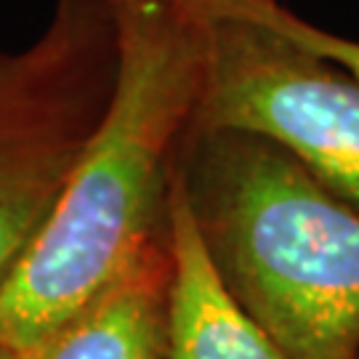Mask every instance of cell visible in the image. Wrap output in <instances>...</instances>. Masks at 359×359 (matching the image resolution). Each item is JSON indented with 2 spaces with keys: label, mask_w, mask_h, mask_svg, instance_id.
<instances>
[{
  "label": "cell",
  "mask_w": 359,
  "mask_h": 359,
  "mask_svg": "<svg viewBox=\"0 0 359 359\" xmlns=\"http://www.w3.org/2000/svg\"><path fill=\"white\" fill-rule=\"evenodd\" d=\"M0 359H25L22 354H16V351H11L8 346H3L0 344Z\"/></svg>",
  "instance_id": "obj_8"
},
{
  "label": "cell",
  "mask_w": 359,
  "mask_h": 359,
  "mask_svg": "<svg viewBox=\"0 0 359 359\" xmlns=\"http://www.w3.org/2000/svg\"><path fill=\"white\" fill-rule=\"evenodd\" d=\"M176 170L218 277L285 357L359 359V208L240 130H192Z\"/></svg>",
  "instance_id": "obj_2"
},
{
  "label": "cell",
  "mask_w": 359,
  "mask_h": 359,
  "mask_svg": "<svg viewBox=\"0 0 359 359\" xmlns=\"http://www.w3.org/2000/svg\"><path fill=\"white\" fill-rule=\"evenodd\" d=\"M115 67L107 0H56L35 40L0 46V290L99 126Z\"/></svg>",
  "instance_id": "obj_3"
},
{
  "label": "cell",
  "mask_w": 359,
  "mask_h": 359,
  "mask_svg": "<svg viewBox=\"0 0 359 359\" xmlns=\"http://www.w3.org/2000/svg\"><path fill=\"white\" fill-rule=\"evenodd\" d=\"M168 248L173 261L168 359H287L218 277L179 170L168 192Z\"/></svg>",
  "instance_id": "obj_5"
},
{
  "label": "cell",
  "mask_w": 359,
  "mask_h": 359,
  "mask_svg": "<svg viewBox=\"0 0 359 359\" xmlns=\"http://www.w3.org/2000/svg\"><path fill=\"white\" fill-rule=\"evenodd\" d=\"M192 3L205 29L192 130L261 136L359 208L357 77L248 13Z\"/></svg>",
  "instance_id": "obj_4"
},
{
  "label": "cell",
  "mask_w": 359,
  "mask_h": 359,
  "mask_svg": "<svg viewBox=\"0 0 359 359\" xmlns=\"http://www.w3.org/2000/svg\"><path fill=\"white\" fill-rule=\"evenodd\" d=\"M109 102L38 240L0 290V344L29 354L168 231L170 176L194 128L205 29L192 0H107Z\"/></svg>",
  "instance_id": "obj_1"
},
{
  "label": "cell",
  "mask_w": 359,
  "mask_h": 359,
  "mask_svg": "<svg viewBox=\"0 0 359 359\" xmlns=\"http://www.w3.org/2000/svg\"><path fill=\"white\" fill-rule=\"evenodd\" d=\"M205 3L253 16L258 22L269 25L271 29L283 32L285 38L306 46L309 51L320 53L338 67H344L346 72H351L359 80V40L344 38V35H335L330 29L311 25V22L290 11L283 0H205Z\"/></svg>",
  "instance_id": "obj_7"
},
{
  "label": "cell",
  "mask_w": 359,
  "mask_h": 359,
  "mask_svg": "<svg viewBox=\"0 0 359 359\" xmlns=\"http://www.w3.org/2000/svg\"><path fill=\"white\" fill-rule=\"evenodd\" d=\"M168 231L139 250L25 359H168Z\"/></svg>",
  "instance_id": "obj_6"
}]
</instances>
